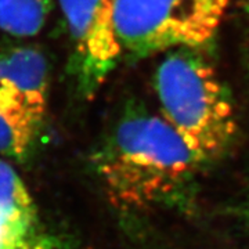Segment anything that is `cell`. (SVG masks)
I'll use <instances>...</instances> for the list:
<instances>
[{
  "label": "cell",
  "mask_w": 249,
  "mask_h": 249,
  "mask_svg": "<svg viewBox=\"0 0 249 249\" xmlns=\"http://www.w3.org/2000/svg\"><path fill=\"white\" fill-rule=\"evenodd\" d=\"M245 46H247V55L249 60V0H245Z\"/></svg>",
  "instance_id": "10"
},
{
  "label": "cell",
  "mask_w": 249,
  "mask_h": 249,
  "mask_svg": "<svg viewBox=\"0 0 249 249\" xmlns=\"http://www.w3.org/2000/svg\"><path fill=\"white\" fill-rule=\"evenodd\" d=\"M231 0H115L114 27L121 60L211 42Z\"/></svg>",
  "instance_id": "3"
},
{
  "label": "cell",
  "mask_w": 249,
  "mask_h": 249,
  "mask_svg": "<svg viewBox=\"0 0 249 249\" xmlns=\"http://www.w3.org/2000/svg\"><path fill=\"white\" fill-rule=\"evenodd\" d=\"M40 126L25 109L0 96V155L25 160L35 145Z\"/></svg>",
  "instance_id": "6"
},
{
  "label": "cell",
  "mask_w": 249,
  "mask_h": 249,
  "mask_svg": "<svg viewBox=\"0 0 249 249\" xmlns=\"http://www.w3.org/2000/svg\"><path fill=\"white\" fill-rule=\"evenodd\" d=\"M0 249H76L46 222L0 223Z\"/></svg>",
  "instance_id": "8"
},
{
  "label": "cell",
  "mask_w": 249,
  "mask_h": 249,
  "mask_svg": "<svg viewBox=\"0 0 249 249\" xmlns=\"http://www.w3.org/2000/svg\"><path fill=\"white\" fill-rule=\"evenodd\" d=\"M72 43L70 71L91 98L121 61L114 27L115 0H58Z\"/></svg>",
  "instance_id": "4"
},
{
  "label": "cell",
  "mask_w": 249,
  "mask_h": 249,
  "mask_svg": "<svg viewBox=\"0 0 249 249\" xmlns=\"http://www.w3.org/2000/svg\"><path fill=\"white\" fill-rule=\"evenodd\" d=\"M54 0H0V29L17 37L37 35Z\"/></svg>",
  "instance_id": "7"
},
{
  "label": "cell",
  "mask_w": 249,
  "mask_h": 249,
  "mask_svg": "<svg viewBox=\"0 0 249 249\" xmlns=\"http://www.w3.org/2000/svg\"><path fill=\"white\" fill-rule=\"evenodd\" d=\"M91 160L108 201L122 213L194 209L205 165L162 115L129 107Z\"/></svg>",
  "instance_id": "1"
},
{
  "label": "cell",
  "mask_w": 249,
  "mask_h": 249,
  "mask_svg": "<svg viewBox=\"0 0 249 249\" xmlns=\"http://www.w3.org/2000/svg\"><path fill=\"white\" fill-rule=\"evenodd\" d=\"M232 214L241 229L249 234V186L241 196L240 201L232 206Z\"/></svg>",
  "instance_id": "9"
},
{
  "label": "cell",
  "mask_w": 249,
  "mask_h": 249,
  "mask_svg": "<svg viewBox=\"0 0 249 249\" xmlns=\"http://www.w3.org/2000/svg\"><path fill=\"white\" fill-rule=\"evenodd\" d=\"M154 90L162 116L205 166L229 152L238 127L231 93L198 49L168 52L155 70Z\"/></svg>",
  "instance_id": "2"
},
{
  "label": "cell",
  "mask_w": 249,
  "mask_h": 249,
  "mask_svg": "<svg viewBox=\"0 0 249 249\" xmlns=\"http://www.w3.org/2000/svg\"><path fill=\"white\" fill-rule=\"evenodd\" d=\"M0 96L14 101L39 124H43L49 96V65L35 47L0 52Z\"/></svg>",
  "instance_id": "5"
}]
</instances>
